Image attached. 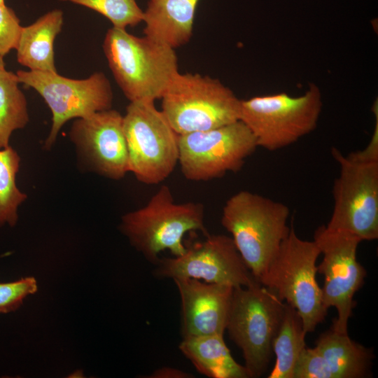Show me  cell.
<instances>
[{
    "label": "cell",
    "mask_w": 378,
    "mask_h": 378,
    "mask_svg": "<svg viewBox=\"0 0 378 378\" xmlns=\"http://www.w3.org/2000/svg\"><path fill=\"white\" fill-rule=\"evenodd\" d=\"M69 135L83 169L113 180L129 172L123 115L118 111L109 108L77 118Z\"/></svg>",
    "instance_id": "5bb4252c"
},
{
    "label": "cell",
    "mask_w": 378,
    "mask_h": 378,
    "mask_svg": "<svg viewBox=\"0 0 378 378\" xmlns=\"http://www.w3.org/2000/svg\"><path fill=\"white\" fill-rule=\"evenodd\" d=\"M314 241L323 259L317 272L324 276L321 288L325 307H335L337 317L332 329L348 332V322L352 314L354 296L363 286L366 276L365 268L356 259V251L361 240L344 231L318 227L314 232Z\"/></svg>",
    "instance_id": "7c38bea8"
},
{
    "label": "cell",
    "mask_w": 378,
    "mask_h": 378,
    "mask_svg": "<svg viewBox=\"0 0 378 378\" xmlns=\"http://www.w3.org/2000/svg\"><path fill=\"white\" fill-rule=\"evenodd\" d=\"M200 0H148L144 34L174 49L190 40Z\"/></svg>",
    "instance_id": "2e32d148"
},
{
    "label": "cell",
    "mask_w": 378,
    "mask_h": 378,
    "mask_svg": "<svg viewBox=\"0 0 378 378\" xmlns=\"http://www.w3.org/2000/svg\"><path fill=\"white\" fill-rule=\"evenodd\" d=\"M5 68V62L4 61V57L0 56V70Z\"/></svg>",
    "instance_id": "83f0119b"
},
{
    "label": "cell",
    "mask_w": 378,
    "mask_h": 378,
    "mask_svg": "<svg viewBox=\"0 0 378 378\" xmlns=\"http://www.w3.org/2000/svg\"><path fill=\"white\" fill-rule=\"evenodd\" d=\"M120 230L130 244L148 261L157 263L160 252L168 250L174 256L185 253L184 235L190 231L209 234L204 225V207L199 202L176 203L165 185L148 203L121 218Z\"/></svg>",
    "instance_id": "3957f363"
},
{
    "label": "cell",
    "mask_w": 378,
    "mask_h": 378,
    "mask_svg": "<svg viewBox=\"0 0 378 378\" xmlns=\"http://www.w3.org/2000/svg\"><path fill=\"white\" fill-rule=\"evenodd\" d=\"M193 377L190 373L171 367L156 369L148 376V378H190Z\"/></svg>",
    "instance_id": "4316f807"
},
{
    "label": "cell",
    "mask_w": 378,
    "mask_h": 378,
    "mask_svg": "<svg viewBox=\"0 0 378 378\" xmlns=\"http://www.w3.org/2000/svg\"><path fill=\"white\" fill-rule=\"evenodd\" d=\"M83 6L106 18L117 28L135 27L143 21L144 10L136 0H59Z\"/></svg>",
    "instance_id": "603a6c76"
},
{
    "label": "cell",
    "mask_w": 378,
    "mask_h": 378,
    "mask_svg": "<svg viewBox=\"0 0 378 378\" xmlns=\"http://www.w3.org/2000/svg\"><path fill=\"white\" fill-rule=\"evenodd\" d=\"M152 101L130 102L123 115L129 172L140 182L165 180L178 162V136Z\"/></svg>",
    "instance_id": "ba28073f"
},
{
    "label": "cell",
    "mask_w": 378,
    "mask_h": 378,
    "mask_svg": "<svg viewBox=\"0 0 378 378\" xmlns=\"http://www.w3.org/2000/svg\"><path fill=\"white\" fill-rule=\"evenodd\" d=\"M321 251L313 241L303 240L290 227L288 236L258 281L293 307L304 331H314L327 314L316 274Z\"/></svg>",
    "instance_id": "277c9868"
},
{
    "label": "cell",
    "mask_w": 378,
    "mask_h": 378,
    "mask_svg": "<svg viewBox=\"0 0 378 378\" xmlns=\"http://www.w3.org/2000/svg\"><path fill=\"white\" fill-rule=\"evenodd\" d=\"M315 348L324 358L332 378H360L368 374L372 351L352 340L348 332L334 329L322 333Z\"/></svg>",
    "instance_id": "d6986e66"
},
{
    "label": "cell",
    "mask_w": 378,
    "mask_h": 378,
    "mask_svg": "<svg viewBox=\"0 0 378 378\" xmlns=\"http://www.w3.org/2000/svg\"><path fill=\"white\" fill-rule=\"evenodd\" d=\"M16 74L20 83L41 96L52 113L51 128L44 142L46 150L52 147L61 128L69 120L111 108L113 90L103 72H94L83 79L69 78L57 71L18 70Z\"/></svg>",
    "instance_id": "30bf717a"
},
{
    "label": "cell",
    "mask_w": 378,
    "mask_h": 378,
    "mask_svg": "<svg viewBox=\"0 0 378 378\" xmlns=\"http://www.w3.org/2000/svg\"><path fill=\"white\" fill-rule=\"evenodd\" d=\"M20 83L16 73L0 70V149L9 146L13 132L29 121L27 98Z\"/></svg>",
    "instance_id": "44dd1931"
},
{
    "label": "cell",
    "mask_w": 378,
    "mask_h": 378,
    "mask_svg": "<svg viewBox=\"0 0 378 378\" xmlns=\"http://www.w3.org/2000/svg\"><path fill=\"white\" fill-rule=\"evenodd\" d=\"M289 214L284 203L247 190L231 196L223 208L221 225L258 281L289 233Z\"/></svg>",
    "instance_id": "7a4b0ae2"
},
{
    "label": "cell",
    "mask_w": 378,
    "mask_h": 378,
    "mask_svg": "<svg viewBox=\"0 0 378 378\" xmlns=\"http://www.w3.org/2000/svg\"><path fill=\"white\" fill-rule=\"evenodd\" d=\"M37 290V281L33 276L0 283V314L15 311L29 295Z\"/></svg>",
    "instance_id": "cb8c5ba5"
},
{
    "label": "cell",
    "mask_w": 378,
    "mask_h": 378,
    "mask_svg": "<svg viewBox=\"0 0 378 378\" xmlns=\"http://www.w3.org/2000/svg\"><path fill=\"white\" fill-rule=\"evenodd\" d=\"M160 99L162 112L179 135L239 120L241 99L209 76L178 72Z\"/></svg>",
    "instance_id": "8992f818"
},
{
    "label": "cell",
    "mask_w": 378,
    "mask_h": 378,
    "mask_svg": "<svg viewBox=\"0 0 378 378\" xmlns=\"http://www.w3.org/2000/svg\"><path fill=\"white\" fill-rule=\"evenodd\" d=\"M20 162V155L10 146L0 149V227L16 225L19 208L27 200L16 183Z\"/></svg>",
    "instance_id": "7402d4cb"
},
{
    "label": "cell",
    "mask_w": 378,
    "mask_h": 378,
    "mask_svg": "<svg viewBox=\"0 0 378 378\" xmlns=\"http://www.w3.org/2000/svg\"><path fill=\"white\" fill-rule=\"evenodd\" d=\"M293 378H332V375L318 351L305 346L295 363Z\"/></svg>",
    "instance_id": "d4e9b609"
},
{
    "label": "cell",
    "mask_w": 378,
    "mask_h": 378,
    "mask_svg": "<svg viewBox=\"0 0 378 378\" xmlns=\"http://www.w3.org/2000/svg\"><path fill=\"white\" fill-rule=\"evenodd\" d=\"M173 280L181 302L183 337L223 335L234 288L192 278Z\"/></svg>",
    "instance_id": "9a60e30c"
},
{
    "label": "cell",
    "mask_w": 378,
    "mask_h": 378,
    "mask_svg": "<svg viewBox=\"0 0 378 378\" xmlns=\"http://www.w3.org/2000/svg\"><path fill=\"white\" fill-rule=\"evenodd\" d=\"M306 334L298 312L285 303L281 323L272 341L276 363L267 377L293 378L295 363L305 347Z\"/></svg>",
    "instance_id": "ffe728a7"
},
{
    "label": "cell",
    "mask_w": 378,
    "mask_h": 378,
    "mask_svg": "<svg viewBox=\"0 0 378 378\" xmlns=\"http://www.w3.org/2000/svg\"><path fill=\"white\" fill-rule=\"evenodd\" d=\"M331 153L340 165L332 195L334 206L326 225L349 232L362 241L378 238V160L344 155L336 148Z\"/></svg>",
    "instance_id": "9c48e42d"
},
{
    "label": "cell",
    "mask_w": 378,
    "mask_h": 378,
    "mask_svg": "<svg viewBox=\"0 0 378 378\" xmlns=\"http://www.w3.org/2000/svg\"><path fill=\"white\" fill-rule=\"evenodd\" d=\"M284 307V301L258 281L233 289L226 330L241 350L250 377H260L267 368Z\"/></svg>",
    "instance_id": "5b68a950"
},
{
    "label": "cell",
    "mask_w": 378,
    "mask_h": 378,
    "mask_svg": "<svg viewBox=\"0 0 378 378\" xmlns=\"http://www.w3.org/2000/svg\"><path fill=\"white\" fill-rule=\"evenodd\" d=\"M258 148L255 136L241 121L180 134L178 163L186 178L205 181L237 172Z\"/></svg>",
    "instance_id": "8fae6325"
},
{
    "label": "cell",
    "mask_w": 378,
    "mask_h": 378,
    "mask_svg": "<svg viewBox=\"0 0 378 378\" xmlns=\"http://www.w3.org/2000/svg\"><path fill=\"white\" fill-rule=\"evenodd\" d=\"M322 106L321 90L311 83L298 97L282 92L241 99L239 120L252 132L258 147L274 151L314 131Z\"/></svg>",
    "instance_id": "52a82bcc"
},
{
    "label": "cell",
    "mask_w": 378,
    "mask_h": 378,
    "mask_svg": "<svg viewBox=\"0 0 378 378\" xmlns=\"http://www.w3.org/2000/svg\"><path fill=\"white\" fill-rule=\"evenodd\" d=\"M22 26L15 11L5 4H0V56L4 57L16 49Z\"/></svg>",
    "instance_id": "484cf974"
},
{
    "label": "cell",
    "mask_w": 378,
    "mask_h": 378,
    "mask_svg": "<svg viewBox=\"0 0 378 378\" xmlns=\"http://www.w3.org/2000/svg\"><path fill=\"white\" fill-rule=\"evenodd\" d=\"M178 349L196 368L210 378H249L244 365L232 356L223 335L183 337Z\"/></svg>",
    "instance_id": "ac0fdd59"
},
{
    "label": "cell",
    "mask_w": 378,
    "mask_h": 378,
    "mask_svg": "<svg viewBox=\"0 0 378 378\" xmlns=\"http://www.w3.org/2000/svg\"><path fill=\"white\" fill-rule=\"evenodd\" d=\"M64 23V14L53 9L22 27L16 47L17 60L30 71L57 72L54 43Z\"/></svg>",
    "instance_id": "e0dca14e"
},
{
    "label": "cell",
    "mask_w": 378,
    "mask_h": 378,
    "mask_svg": "<svg viewBox=\"0 0 378 378\" xmlns=\"http://www.w3.org/2000/svg\"><path fill=\"white\" fill-rule=\"evenodd\" d=\"M103 50L115 82L130 102L160 99L179 72L175 49L126 29H108Z\"/></svg>",
    "instance_id": "6da1fadb"
},
{
    "label": "cell",
    "mask_w": 378,
    "mask_h": 378,
    "mask_svg": "<svg viewBox=\"0 0 378 378\" xmlns=\"http://www.w3.org/2000/svg\"><path fill=\"white\" fill-rule=\"evenodd\" d=\"M183 254L159 259L155 274L159 277L192 278L206 283L246 286L257 281L246 267L231 237L208 234Z\"/></svg>",
    "instance_id": "4fadbf2b"
},
{
    "label": "cell",
    "mask_w": 378,
    "mask_h": 378,
    "mask_svg": "<svg viewBox=\"0 0 378 378\" xmlns=\"http://www.w3.org/2000/svg\"><path fill=\"white\" fill-rule=\"evenodd\" d=\"M5 4V0H0V4Z\"/></svg>",
    "instance_id": "f1b7e54d"
}]
</instances>
